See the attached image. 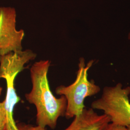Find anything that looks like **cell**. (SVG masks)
Returning <instances> with one entry per match:
<instances>
[{"label":"cell","mask_w":130,"mask_h":130,"mask_svg":"<svg viewBox=\"0 0 130 130\" xmlns=\"http://www.w3.org/2000/svg\"><path fill=\"white\" fill-rule=\"evenodd\" d=\"M36 57V54L28 49L0 56V79L6 80V96L14 97L18 95L14 87L15 79L19 73L25 69V65Z\"/></svg>","instance_id":"5"},{"label":"cell","mask_w":130,"mask_h":130,"mask_svg":"<svg viewBox=\"0 0 130 130\" xmlns=\"http://www.w3.org/2000/svg\"><path fill=\"white\" fill-rule=\"evenodd\" d=\"M18 130H47L46 128L37 125H32L24 123H19L17 124Z\"/></svg>","instance_id":"8"},{"label":"cell","mask_w":130,"mask_h":130,"mask_svg":"<svg viewBox=\"0 0 130 130\" xmlns=\"http://www.w3.org/2000/svg\"><path fill=\"white\" fill-rule=\"evenodd\" d=\"M15 25V9L0 7V56L22 51L25 33L23 29L18 30Z\"/></svg>","instance_id":"4"},{"label":"cell","mask_w":130,"mask_h":130,"mask_svg":"<svg viewBox=\"0 0 130 130\" xmlns=\"http://www.w3.org/2000/svg\"><path fill=\"white\" fill-rule=\"evenodd\" d=\"M130 86L123 88L118 83L105 87L101 96L93 101L91 108L102 111L110 122L126 127L130 125Z\"/></svg>","instance_id":"3"},{"label":"cell","mask_w":130,"mask_h":130,"mask_svg":"<svg viewBox=\"0 0 130 130\" xmlns=\"http://www.w3.org/2000/svg\"><path fill=\"white\" fill-rule=\"evenodd\" d=\"M126 130H130V125L126 127Z\"/></svg>","instance_id":"10"},{"label":"cell","mask_w":130,"mask_h":130,"mask_svg":"<svg viewBox=\"0 0 130 130\" xmlns=\"http://www.w3.org/2000/svg\"><path fill=\"white\" fill-rule=\"evenodd\" d=\"M103 130H126V127L117 125L111 122H110Z\"/></svg>","instance_id":"9"},{"label":"cell","mask_w":130,"mask_h":130,"mask_svg":"<svg viewBox=\"0 0 130 130\" xmlns=\"http://www.w3.org/2000/svg\"><path fill=\"white\" fill-rule=\"evenodd\" d=\"M7 123V115L4 101L0 102V130H5Z\"/></svg>","instance_id":"7"},{"label":"cell","mask_w":130,"mask_h":130,"mask_svg":"<svg viewBox=\"0 0 130 130\" xmlns=\"http://www.w3.org/2000/svg\"><path fill=\"white\" fill-rule=\"evenodd\" d=\"M50 61L35 62L30 68L32 89L25 97L36 109V124L56 128L59 117L65 116L67 102L64 96L56 98L52 92L47 77Z\"/></svg>","instance_id":"1"},{"label":"cell","mask_w":130,"mask_h":130,"mask_svg":"<svg viewBox=\"0 0 130 130\" xmlns=\"http://www.w3.org/2000/svg\"><path fill=\"white\" fill-rule=\"evenodd\" d=\"M129 39L130 40V32L129 33Z\"/></svg>","instance_id":"12"},{"label":"cell","mask_w":130,"mask_h":130,"mask_svg":"<svg viewBox=\"0 0 130 130\" xmlns=\"http://www.w3.org/2000/svg\"><path fill=\"white\" fill-rule=\"evenodd\" d=\"M2 91H3V88H2V87L1 86V85H0V95H1V93H2Z\"/></svg>","instance_id":"11"},{"label":"cell","mask_w":130,"mask_h":130,"mask_svg":"<svg viewBox=\"0 0 130 130\" xmlns=\"http://www.w3.org/2000/svg\"><path fill=\"white\" fill-rule=\"evenodd\" d=\"M64 130H103L110 122L109 117L105 114H98L92 108H85Z\"/></svg>","instance_id":"6"},{"label":"cell","mask_w":130,"mask_h":130,"mask_svg":"<svg viewBox=\"0 0 130 130\" xmlns=\"http://www.w3.org/2000/svg\"><path fill=\"white\" fill-rule=\"evenodd\" d=\"M93 60L90 61L85 65L84 58H80L79 69L76 79L68 86L60 85L56 89L57 94L64 96L67 102L65 116L70 119L80 114L86 108L84 101L86 98L92 96L100 91V88L94 81L89 80L88 72L92 67Z\"/></svg>","instance_id":"2"}]
</instances>
